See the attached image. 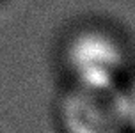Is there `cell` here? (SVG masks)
Listing matches in <instances>:
<instances>
[{
	"label": "cell",
	"mask_w": 135,
	"mask_h": 133,
	"mask_svg": "<svg viewBox=\"0 0 135 133\" xmlns=\"http://www.w3.org/2000/svg\"><path fill=\"white\" fill-rule=\"evenodd\" d=\"M57 122L62 133H128L132 96L121 85L69 83L57 103Z\"/></svg>",
	"instance_id": "cell-2"
},
{
	"label": "cell",
	"mask_w": 135,
	"mask_h": 133,
	"mask_svg": "<svg viewBox=\"0 0 135 133\" xmlns=\"http://www.w3.org/2000/svg\"><path fill=\"white\" fill-rule=\"evenodd\" d=\"M61 59L69 83L121 85V76L130 66V50L117 30L89 23L66 37Z\"/></svg>",
	"instance_id": "cell-1"
}]
</instances>
